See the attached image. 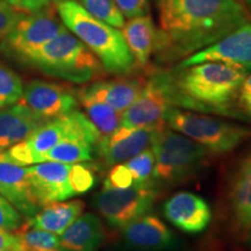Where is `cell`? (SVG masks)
Instances as JSON below:
<instances>
[{"label":"cell","instance_id":"cell-1","mask_svg":"<svg viewBox=\"0 0 251 251\" xmlns=\"http://www.w3.org/2000/svg\"><path fill=\"white\" fill-rule=\"evenodd\" d=\"M158 14V50L176 56L198 50L250 23L240 0H155Z\"/></svg>","mask_w":251,"mask_h":251},{"label":"cell","instance_id":"cell-2","mask_svg":"<svg viewBox=\"0 0 251 251\" xmlns=\"http://www.w3.org/2000/svg\"><path fill=\"white\" fill-rule=\"evenodd\" d=\"M165 74L172 106L197 111L229 113L238 90L249 74L246 69L221 62H205Z\"/></svg>","mask_w":251,"mask_h":251},{"label":"cell","instance_id":"cell-3","mask_svg":"<svg viewBox=\"0 0 251 251\" xmlns=\"http://www.w3.org/2000/svg\"><path fill=\"white\" fill-rule=\"evenodd\" d=\"M57 12L63 25L97 56L105 70L119 76L133 72L136 62L122 31L92 17L74 0L58 2Z\"/></svg>","mask_w":251,"mask_h":251},{"label":"cell","instance_id":"cell-4","mask_svg":"<svg viewBox=\"0 0 251 251\" xmlns=\"http://www.w3.org/2000/svg\"><path fill=\"white\" fill-rule=\"evenodd\" d=\"M21 63L48 76L76 84L92 80L102 70L97 56L65 26Z\"/></svg>","mask_w":251,"mask_h":251},{"label":"cell","instance_id":"cell-5","mask_svg":"<svg viewBox=\"0 0 251 251\" xmlns=\"http://www.w3.org/2000/svg\"><path fill=\"white\" fill-rule=\"evenodd\" d=\"M78 136L101 139V135L86 114L76 108L43 122L23 142L0 152V159L21 166L31 165L36 156L48 151L62 141Z\"/></svg>","mask_w":251,"mask_h":251},{"label":"cell","instance_id":"cell-6","mask_svg":"<svg viewBox=\"0 0 251 251\" xmlns=\"http://www.w3.org/2000/svg\"><path fill=\"white\" fill-rule=\"evenodd\" d=\"M172 130L216 153L229 152L251 137V129L191 111L170 107L164 118Z\"/></svg>","mask_w":251,"mask_h":251},{"label":"cell","instance_id":"cell-7","mask_svg":"<svg viewBox=\"0 0 251 251\" xmlns=\"http://www.w3.org/2000/svg\"><path fill=\"white\" fill-rule=\"evenodd\" d=\"M155 153V166L151 178L153 184H172L190 176L206 158L205 147L183 134L166 129L159 131L151 147Z\"/></svg>","mask_w":251,"mask_h":251},{"label":"cell","instance_id":"cell-8","mask_svg":"<svg viewBox=\"0 0 251 251\" xmlns=\"http://www.w3.org/2000/svg\"><path fill=\"white\" fill-rule=\"evenodd\" d=\"M157 197L155 184L134 183L127 188L103 187L93 198V206L108 226L121 229L150 211Z\"/></svg>","mask_w":251,"mask_h":251},{"label":"cell","instance_id":"cell-9","mask_svg":"<svg viewBox=\"0 0 251 251\" xmlns=\"http://www.w3.org/2000/svg\"><path fill=\"white\" fill-rule=\"evenodd\" d=\"M63 27L62 20L50 6L24 14L2 41L0 49L7 57L21 62L34 50L54 39Z\"/></svg>","mask_w":251,"mask_h":251},{"label":"cell","instance_id":"cell-10","mask_svg":"<svg viewBox=\"0 0 251 251\" xmlns=\"http://www.w3.org/2000/svg\"><path fill=\"white\" fill-rule=\"evenodd\" d=\"M171 106L165 74L155 75L144 81L139 97L122 112L120 127L137 129L165 124V114Z\"/></svg>","mask_w":251,"mask_h":251},{"label":"cell","instance_id":"cell-11","mask_svg":"<svg viewBox=\"0 0 251 251\" xmlns=\"http://www.w3.org/2000/svg\"><path fill=\"white\" fill-rule=\"evenodd\" d=\"M205 62H221L251 71V21L227 34L206 48L185 58L179 68Z\"/></svg>","mask_w":251,"mask_h":251},{"label":"cell","instance_id":"cell-12","mask_svg":"<svg viewBox=\"0 0 251 251\" xmlns=\"http://www.w3.org/2000/svg\"><path fill=\"white\" fill-rule=\"evenodd\" d=\"M72 164L43 162L27 166L33 193L42 208L50 203L65 201L76 197L71 183Z\"/></svg>","mask_w":251,"mask_h":251},{"label":"cell","instance_id":"cell-13","mask_svg":"<svg viewBox=\"0 0 251 251\" xmlns=\"http://www.w3.org/2000/svg\"><path fill=\"white\" fill-rule=\"evenodd\" d=\"M121 240L129 251H174L179 240L161 219L141 215L121 228Z\"/></svg>","mask_w":251,"mask_h":251},{"label":"cell","instance_id":"cell-14","mask_svg":"<svg viewBox=\"0 0 251 251\" xmlns=\"http://www.w3.org/2000/svg\"><path fill=\"white\" fill-rule=\"evenodd\" d=\"M43 121L67 114L77 108V96L67 87L50 81L35 79L26 84L21 100Z\"/></svg>","mask_w":251,"mask_h":251},{"label":"cell","instance_id":"cell-15","mask_svg":"<svg viewBox=\"0 0 251 251\" xmlns=\"http://www.w3.org/2000/svg\"><path fill=\"white\" fill-rule=\"evenodd\" d=\"M165 124L152 127L126 129L119 127L114 133L99 140L98 151L107 165L129 161L134 156L151 148Z\"/></svg>","mask_w":251,"mask_h":251},{"label":"cell","instance_id":"cell-16","mask_svg":"<svg viewBox=\"0 0 251 251\" xmlns=\"http://www.w3.org/2000/svg\"><path fill=\"white\" fill-rule=\"evenodd\" d=\"M168 221L184 233L198 234L209 225L212 212L201 197L191 192H178L163 205Z\"/></svg>","mask_w":251,"mask_h":251},{"label":"cell","instance_id":"cell-17","mask_svg":"<svg viewBox=\"0 0 251 251\" xmlns=\"http://www.w3.org/2000/svg\"><path fill=\"white\" fill-rule=\"evenodd\" d=\"M0 194L13 205L24 218L34 216L42 207L33 193L27 168L0 159Z\"/></svg>","mask_w":251,"mask_h":251},{"label":"cell","instance_id":"cell-18","mask_svg":"<svg viewBox=\"0 0 251 251\" xmlns=\"http://www.w3.org/2000/svg\"><path fill=\"white\" fill-rule=\"evenodd\" d=\"M228 200L235 228L238 233L247 234L251 228V153L234 172Z\"/></svg>","mask_w":251,"mask_h":251},{"label":"cell","instance_id":"cell-19","mask_svg":"<svg viewBox=\"0 0 251 251\" xmlns=\"http://www.w3.org/2000/svg\"><path fill=\"white\" fill-rule=\"evenodd\" d=\"M25 103L18 102L0 111V152L23 142L43 124Z\"/></svg>","mask_w":251,"mask_h":251},{"label":"cell","instance_id":"cell-20","mask_svg":"<svg viewBox=\"0 0 251 251\" xmlns=\"http://www.w3.org/2000/svg\"><path fill=\"white\" fill-rule=\"evenodd\" d=\"M144 81L136 78H117L111 80L96 81L90 86L79 90L80 93L90 98L105 102L118 112L126 111L139 94Z\"/></svg>","mask_w":251,"mask_h":251},{"label":"cell","instance_id":"cell-21","mask_svg":"<svg viewBox=\"0 0 251 251\" xmlns=\"http://www.w3.org/2000/svg\"><path fill=\"white\" fill-rule=\"evenodd\" d=\"M105 238L101 219L93 213L81 214L59 235V250L97 251Z\"/></svg>","mask_w":251,"mask_h":251},{"label":"cell","instance_id":"cell-22","mask_svg":"<svg viewBox=\"0 0 251 251\" xmlns=\"http://www.w3.org/2000/svg\"><path fill=\"white\" fill-rule=\"evenodd\" d=\"M122 34L139 67H146L158 43V30L150 15L131 18L122 27Z\"/></svg>","mask_w":251,"mask_h":251},{"label":"cell","instance_id":"cell-23","mask_svg":"<svg viewBox=\"0 0 251 251\" xmlns=\"http://www.w3.org/2000/svg\"><path fill=\"white\" fill-rule=\"evenodd\" d=\"M84 208L85 203L79 199L50 203L41 208L34 216L27 219L24 226L61 235L75 220L79 218Z\"/></svg>","mask_w":251,"mask_h":251},{"label":"cell","instance_id":"cell-24","mask_svg":"<svg viewBox=\"0 0 251 251\" xmlns=\"http://www.w3.org/2000/svg\"><path fill=\"white\" fill-rule=\"evenodd\" d=\"M99 140L87 136L70 137L56 144L48 151L41 153L34 158L33 164L43 162L81 163L93 161L96 150H98Z\"/></svg>","mask_w":251,"mask_h":251},{"label":"cell","instance_id":"cell-25","mask_svg":"<svg viewBox=\"0 0 251 251\" xmlns=\"http://www.w3.org/2000/svg\"><path fill=\"white\" fill-rule=\"evenodd\" d=\"M77 99L85 108L86 117L97 128L101 137L111 135L120 127L121 113L117 109L111 107L107 103L90 98L79 91L77 92Z\"/></svg>","mask_w":251,"mask_h":251},{"label":"cell","instance_id":"cell-26","mask_svg":"<svg viewBox=\"0 0 251 251\" xmlns=\"http://www.w3.org/2000/svg\"><path fill=\"white\" fill-rule=\"evenodd\" d=\"M23 80L17 72L0 61V111L23 100Z\"/></svg>","mask_w":251,"mask_h":251},{"label":"cell","instance_id":"cell-27","mask_svg":"<svg viewBox=\"0 0 251 251\" xmlns=\"http://www.w3.org/2000/svg\"><path fill=\"white\" fill-rule=\"evenodd\" d=\"M78 4L92 17L103 21L109 26L122 28L125 17L119 9L115 0H78Z\"/></svg>","mask_w":251,"mask_h":251},{"label":"cell","instance_id":"cell-28","mask_svg":"<svg viewBox=\"0 0 251 251\" xmlns=\"http://www.w3.org/2000/svg\"><path fill=\"white\" fill-rule=\"evenodd\" d=\"M17 234L26 251L59 250V235L23 226Z\"/></svg>","mask_w":251,"mask_h":251},{"label":"cell","instance_id":"cell-29","mask_svg":"<svg viewBox=\"0 0 251 251\" xmlns=\"http://www.w3.org/2000/svg\"><path fill=\"white\" fill-rule=\"evenodd\" d=\"M128 170L133 176L134 183H146L151 178L153 166H155V153L149 148L139 155L134 156L126 163Z\"/></svg>","mask_w":251,"mask_h":251},{"label":"cell","instance_id":"cell-30","mask_svg":"<svg viewBox=\"0 0 251 251\" xmlns=\"http://www.w3.org/2000/svg\"><path fill=\"white\" fill-rule=\"evenodd\" d=\"M93 166L74 163L71 168V183L76 196L89 192L96 184Z\"/></svg>","mask_w":251,"mask_h":251},{"label":"cell","instance_id":"cell-31","mask_svg":"<svg viewBox=\"0 0 251 251\" xmlns=\"http://www.w3.org/2000/svg\"><path fill=\"white\" fill-rule=\"evenodd\" d=\"M25 225V219L15 207L0 194V229L17 231Z\"/></svg>","mask_w":251,"mask_h":251},{"label":"cell","instance_id":"cell-32","mask_svg":"<svg viewBox=\"0 0 251 251\" xmlns=\"http://www.w3.org/2000/svg\"><path fill=\"white\" fill-rule=\"evenodd\" d=\"M23 15L24 13L19 12L8 1L0 0V45Z\"/></svg>","mask_w":251,"mask_h":251},{"label":"cell","instance_id":"cell-33","mask_svg":"<svg viewBox=\"0 0 251 251\" xmlns=\"http://www.w3.org/2000/svg\"><path fill=\"white\" fill-rule=\"evenodd\" d=\"M134 184L133 176L128 170L126 164H115L114 168L109 171L107 178L103 183V187L112 188H127Z\"/></svg>","mask_w":251,"mask_h":251},{"label":"cell","instance_id":"cell-34","mask_svg":"<svg viewBox=\"0 0 251 251\" xmlns=\"http://www.w3.org/2000/svg\"><path fill=\"white\" fill-rule=\"evenodd\" d=\"M125 18L131 19L148 14L149 0H115Z\"/></svg>","mask_w":251,"mask_h":251},{"label":"cell","instance_id":"cell-35","mask_svg":"<svg viewBox=\"0 0 251 251\" xmlns=\"http://www.w3.org/2000/svg\"><path fill=\"white\" fill-rule=\"evenodd\" d=\"M237 105L244 115L251 119V74H248L237 93Z\"/></svg>","mask_w":251,"mask_h":251},{"label":"cell","instance_id":"cell-36","mask_svg":"<svg viewBox=\"0 0 251 251\" xmlns=\"http://www.w3.org/2000/svg\"><path fill=\"white\" fill-rule=\"evenodd\" d=\"M0 251H26L17 231L0 229Z\"/></svg>","mask_w":251,"mask_h":251},{"label":"cell","instance_id":"cell-37","mask_svg":"<svg viewBox=\"0 0 251 251\" xmlns=\"http://www.w3.org/2000/svg\"><path fill=\"white\" fill-rule=\"evenodd\" d=\"M7 1L14 8L19 11L28 12V13L41 11V9L50 6V0H7Z\"/></svg>","mask_w":251,"mask_h":251},{"label":"cell","instance_id":"cell-38","mask_svg":"<svg viewBox=\"0 0 251 251\" xmlns=\"http://www.w3.org/2000/svg\"><path fill=\"white\" fill-rule=\"evenodd\" d=\"M250 234H249V243H250V246H251V228H250Z\"/></svg>","mask_w":251,"mask_h":251},{"label":"cell","instance_id":"cell-39","mask_svg":"<svg viewBox=\"0 0 251 251\" xmlns=\"http://www.w3.org/2000/svg\"><path fill=\"white\" fill-rule=\"evenodd\" d=\"M52 1H55V2H57V4H58V2H61V1H63V0H52Z\"/></svg>","mask_w":251,"mask_h":251},{"label":"cell","instance_id":"cell-40","mask_svg":"<svg viewBox=\"0 0 251 251\" xmlns=\"http://www.w3.org/2000/svg\"><path fill=\"white\" fill-rule=\"evenodd\" d=\"M48 251H62V250H48Z\"/></svg>","mask_w":251,"mask_h":251},{"label":"cell","instance_id":"cell-41","mask_svg":"<svg viewBox=\"0 0 251 251\" xmlns=\"http://www.w3.org/2000/svg\"><path fill=\"white\" fill-rule=\"evenodd\" d=\"M246 1H249V2H251V0H246Z\"/></svg>","mask_w":251,"mask_h":251}]
</instances>
